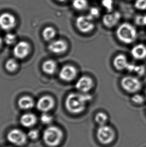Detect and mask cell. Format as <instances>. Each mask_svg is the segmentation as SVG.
<instances>
[{"label": "cell", "mask_w": 146, "mask_h": 147, "mask_svg": "<svg viewBox=\"0 0 146 147\" xmlns=\"http://www.w3.org/2000/svg\"><path fill=\"white\" fill-rule=\"evenodd\" d=\"M92 99V97L88 94L72 92L66 99V108L70 113L80 114L85 111L87 103Z\"/></svg>", "instance_id": "1"}, {"label": "cell", "mask_w": 146, "mask_h": 147, "mask_svg": "<svg viewBox=\"0 0 146 147\" xmlns=\"http://www.w3.org/2000/svg\"><path fill=\"white\" fill-rule=\"evenodd\" d=\"M116 36L119 40L125 44H131L137 38L136 28L129 23H123L117 29Z\"/></svg>", "instance_id": "2"}, {"label": "cell", "mask_w": 146, "mask_h": 147, "mask_svg": "<svg viewBox=\"0 0 146 147\" xmlns=\"http://www.w3.org/2000/svg\"><path fill=\"white\" fill-rule=\"evenodd\" d=\"M63 137L61 129L56 126L47 127L43 135L44 143L50 147H57L61 143Z\"/></svg>", "instance_id": "3"}, {"label": "cell", "mask_w": 146, "mask_h": 147, "mask_svg": "<svg viewBox=\"0 0 146 147\" xmlns=\"http://www.w3.org/2000/svg\"><path fill=\"white\" fill-rule=\"evenodd\" d=\"M75 25L78 30L83 33H89L95 27L94 20L88 15L78 16L76 19Z\"/></svg>", "instance_id": "4"}, {"label": "cell", "mask_w": 146, "mask_h": 147, "mask_svg": "<svg viewBox=\"0 0 146 147\" xmlns=\"http://www.w3.org/2000/svg\"><path fill=\"white\" fill-rule=\"evenodd\" d=\"M121 84L123 88L129 93H136L139 92L142 86L140 80L132 76H125L121 80Z\"/></svg>", "instance_id": "5"}, {"label": "cell", "mask_w": 146, "mask_h": 147, "mask_svg": "<svg viewBox=\"0 0 146 147\" xmlns=\"http://www.w3.org/2000/svg\"><path fill=\"white\" fill-rule=\"evenodd\" d=\"M115 134L114 129L109 125H100L97 129V137L99 141L103 144H109L115 139Z\"/></svg>", "instance_id": "6"}, {"label": "cell", "mask_w": 146, "mask_h": 147, "mask_svg": "<svg viewBox=\"0 0 146 147\" xmlns=\"http://www.w3.org/2000/svg\"><path fill=\"white\" fill-rule=\"evenodd\" d=\"M27 135L19 129H13L9 132L7 139L10 143L17 146H21L26 143Z\"/></svg>", "instance_id": "7"}, {"label": "cell", "mask_w": 146, "mask_h": 147, "mask_svg": "<svg viewBox=\"0 0 146 147\" xmlns=\"http://www.w3.org/2000/svg\"><path fill=\"white\" fill-rule=\"evenodd\" d=\"M16 19L10 13H3L0 15V28L5 31H10L15 27Z\"/></svg>", "instance_id": "8"}, {"label": "cell", "mask_w": 146, "mask_h": 147, "mask_svg": "<svg viewBox=\"0 0 146 147\" xmlns=\"http://www.w3.org/2000/svg\"><path fill=\"white\" fill-rule=\"evenodd\" d=\"M121 19V14L118 11L107 13L102 17V22L107 28H112L118 24Z\"/></svg>", "instance_id": "9"}, {"label": "cell", "mask_w": 146, "mask_h": 147, "mask_svg": "<svg viewBox=\"0 0 146 147\" xmlns=\"http://www.w3.org/2000/svg\"><path fill=\"white\" fill-rule=\"evenodd\" d=\"M75 86L79 92L87 94L94 87V82L89 76H83L78 80Z\"/></svg>", "instance_id": "10"}, {"label": "cell", "mask_w": 146, "mask_h": 147, "mask_svg": "<svg viewBox=\"0 0 146 147\" xmlns=\"http://www.w3.org/2000/svg\"><path fill=\"white\" fill-rule=\"evenodd\" d=\"M78 71L75 66L70 65L64 66L59 72V77L64 82L73 81L77 77Z\"/></svg>", "instance_id": "11"}, {"label": "cell", "mask_w": 146, "mask_h": 147, "mask_svg": "<svg viewBox=\"0 0 146 147\" xmlns=\"http://www.w3.org/2000/svg\"><path fill=\"white\" fill-rule=\"evenodd\" d=\"M30 51V46L27 42L20 41L16 44L13 50L14 55L18 59H24L28 56Z\"/></svg>", "instance_id": "12"}, {"label": "cell", "mask_w": 146, "mask_h": 147, "mask_svg": "<svg viewBox=\"0 0 146 147\" xmlns=\"http://www.w3.org/2000/svg\"><path fill=\"white\" fill-rule=\"evenodd\" d=\"M54 100L50 96H44L38 101L37 107L40 111L46 113L52 109L54 107Z\"/></svg>", "instance_id": "13"}, {"label": "cell", "mask_w": 146, "mask_h": 147, "mask_svg": "<svg viewBox=\"0 0 146 147\" xmlns=\"http://www.w3.org/2000/svg\"><path fill=\"white\" fill-rule=\"evenodd\" d=\"M67 48V43L65 41L62 40L53 41L50 43L48 46V48L50 51L57 54H62L65 52Z\"/></svg>", "instance_id": "14"}, {"label": "cell", "mask_w": 146, "mask_h": 147, "mask_svg": "<svg viewBox=\"0 0 146 147\" xmlns=\"http://www.w3.org/2000/svg\"><path fill=\"white\" fill-rule=\"evenodd\" d=\"M131 55L135 59L142 60L146 57V46L142 44L134 46L131 51Z\"/></svg>", "instance_id": "15"}, {"label": "cell", "mask_w": 146, "mask_h": 147, "mask_svg": "<svg viewBox=\"0 0 146 147\" xmlns=\"http://www.w3.org/2000/svg\"><path fill=\"white\" fill-rule=\"evenodd\" d=\"M129 63L126 56L121 54L117 55L113 60L114 66L118 70L126 69Z\"/></svg>", "instance_id": "16"}, {"label": "cell", "mask_w": 146, "mask_h": 147, "mask_svg": "<svg viewBox=\"0 0 146 147\" xmlns=\"http://www.w3.org/2000/svg\"><path fill=\"white\" fill-rule=\"evenodd\" d=\"M37 118L32 113H25L20 119L21 124L24 127H31L36 123Z\"/></svg>", "instance_id": "17"}, {"label": "cell", "mask_w": 146, "mask_h": 147, "mask_svg": "<svg viewBox=\"0 0 146 147\" xmlns=\"http://www.w3.org/2000/svg\"><path fill=\"white\" fill-rule=\"evenodd\" d=\"M18 105L22 109H31L34 107V100L30 96H25L19 99Z\"/></svg>", "instance_id": "18"}, {"label": "cell", "mask_w": 146, "mask_h": 147, "mask_svg": "<svg viewBox=\"0 0 146 147\" xmlns=\"http://www.w3.org/2000/svg\"><path fill=\"white\" fill-rule=\"evenodd\" d=\"M42 69L43 71L46 74H53L56 71L57 64L53 60H47L43 64Z\"/></svg>", "instance_id": "19"}, {"label": "cell", "mask_w": 146, "mask_h": 147, "mask_svg": "<svg viewBox=\"0 0 146 147\" xmlns=\"http://www.w3.org/2000/svg\"><path fill=\"white\" fill-rule=\"evenodd\" d=\"M72 6L74 10L81 12L87 10L89 7L88 0H73Z\"/></svg>", "instance_id": "20"}, {"label": "cell", "mask_w": 146, "mask_h": 147, "mask_svg": "<svg viewBox=\"0 0 146 147\" xmlns=\"http://www.w3.org/2000/svg\"><path fill=\"white\" fill-rule=\"evenodd\" d=\"M56 35V31L52 27H47L45 28L42 32V36L46 41L52 40Z\"/></svg>", "instance_id": "21"}, {"label": "cell", "mask_w": 146, "mask_h": 147, "mask_svg": "<svg viewBox=\"0 0 146 147\" xmlns=\"http://www.w3.org/2000/svg\"><path fill=\"white\" fill-rule=\"evenodd\" d=\"M108 119V117L107 115L103 112H99L95 115V121L100 126L106 125Z\"/></svg>", "instance_id": "22"}, {"label": "cell", "mask_w": 146, "mask_h": 147, "mask_svg": "<svg viewBox=\"0 0 146 147\" xmlns=\"http://www.w3.org/2000/svg\"><path fill=\"white\" fill-rule=\"evenodd\" d=\"M101 4L103 8L106 11L107 13H110L114 11V0H101Z\"/></svg>", "instance_id": "23"}, {"label": "cell", "mask_w": 146, "mask_h": 147, "mask_svg": "<svg viewBox=\"0 0 146 147\" xmlns=\"http://www.w3.org/2000/svg\"><path fill=\"white\" fill-rule=\"evenodd\" d=\"M18 63L15 60L10 59L6 62L5 67L8 71H15L18 68Z\"/></svg>", "instance_id": "24"}, {"label": "cell", "mask_w": 146, "mask_h": 147, "mask_svg": "<svg viewBox=\"0 0 146 147\" xmlns=\"http://www.w3.org/2000/svg\"><path fill=\"white\" fill-rule=\"evenodd\" d=\"M88 15L90 16L91 18H93L94 20H95L99 18L101 15V11L98 7H92L89 9Z\"/></svg>", "instance_id": "25"}, {"label": "cell", "mask_w": 146, "mask_h": 147, "mask_svg": "<svg viewBox=\"0 0 146 147\" xmlns=\"http://www.w3.org/2000/svg\"><path fill=\"white\" fill-rule=\"evenodd\" d=\"M134 7L139 11H146V0H135Z\"/></svg>", "instance_id": "26"}, {"label": "cell", "mask_w": 146, "mask_h": 147, "mask_svg": "<svg viewBox=\"0 0 146 147\" xmlns=\"http://www.w3.org/2000/svg\"><path fill=\"white\" fill-rule=\"evenodd\" d=\"M16 40V37L14 34L8 33L6 34L4 37V41L6 44L8 45H12L14 44Z\"/></svg>", "instance_id": "27"}, {"label": "cell", "mask_w": 146, "mask_h": 147, "mask_svg": "<svg viewBox=\"0 0 146 147\" xmlns=\"http://www.w3.org/2000/svg\"><path fill=\"white\" fill-rule=\"evenodd\" d=\"M132 101L137 105H142L144 103L145 98L139 94H135L132 97Z\"/></svg>", "instance_id": "28"}, {"label": "cell", "mask_w": 146, "mask_h": 147, "mask_svg": "<svg viewBox=\"0 0 146 147\" xmlns=\"http://www.w3.org/2000/svg\"><path fill=\"white\" fill-rule=\"evenodd\" d=\"M133 72L136 73L138 76H142L146 72V68L144 66L142 65H135Z\"/></svg>", "instance_id": "29"}, {"label": "cell", "mask_w": 146, "mask_h": 147, "mask_svg": "<svg viewBox=\"0 0 146 147\" xmlns=\"http://www.w3.org/2000/svg\"><path fill=\"white\" fill-rule=\"evenodd\" d=\"M40 119L42 123L45 125H48L51 123L53 120V117L47 113H43L41 115Z\"/></svg>", "instance_id": "30"}, {"label": "cell", "mask_w": 146, "mask_h": 147, "mask_svg": "<svg viewBox=\"0 0 146 147\" xmlns=\"http://www.w3.org/2000/svg\"><path fill=\"white\" fill-rule=\"evenodd\" d=\"M137 24L141 26L146 25V15H139L135 18Z\"/></svg>", "instance_id": "31"}, {"label": "cell", "mask_w": 146, "mask_h": 147, "mask_svg": "<svg viewBox=\"0 0 146 147\" xmlns=\"http://www.w3.org/2000/svg\"><path fill=\"white\" fill-rule=\"evenodd\" d=\"M39 135V131L37 129H31L28 132L27 137L32 140L37 139Z\"/></svg>", "instance_id": "32"}, {"label": "cell", "mask_w": 146, "mask_h": 147, "mask_svg": "<svg viewBox=\"0 0 146 147\" xmlns=\"http://www.w3.org/2000/svg\"><path fill=\"white\" fill-rule=\"evenodd\" d=\"M57 1L59 2H62V3H64V2H66L69 1V0H57Z\"/></svg>", "instance_id": "33"}, {"label": "cell", "mask_w": 146, "mask_h": 147, "mask_svg": "<svg viewBox=\"0 0 146 147\" xmlns=\"http://www.w3.org/2000/svg\"><path fill=\"white\" fill-rule=\"evenodd\" d=\"M2 39H1V38L0 37V48L1 47V46H2Z\"/></svg>", "instance_id": "34"}, {"label": "cell", "mask_w": 146, "mask_h": 147, "mask_svg": "<svg viewBox=\"0 0 146 147\" xmlns=\"http://www.w3.org/2000/svg\"><path fill=\"white\" fill-rule=\"evenodd\" d=\"M127 1H131V0H127Z\"/></svg>", "instance_id": "35"}, {"label": "cell", "mask_w": 146, "mask_h": 147, "mask_svg": "<svg viewBox=\"0 0 146 147\" xmlns=\"http://www.w3.org/2000/svg\"></svg>", "instance_id": "36"}, {"label": "cell", "mask_w": 146, "mask_h": 147, "mask_svg": "<svg viewBox=\"0 0 146 147\" xmlns=\"http://www.w3.org/2000/svg\"></svg>", "instance_id": "37"}]
</instances>
